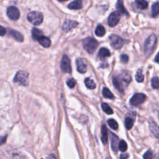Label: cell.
<instances>
[{
  "instance_id": "cell-1",
  "label": "cell",
  "mask_w": 159,
  "mask_h": 159,
  "mask_svg": "<svg viewBox=\"0 0 159 159\" xmlns=\"http://www.w3.org/2000/svg\"><path fill=\"white\" fill-rule=\"evenodd\" d=\"M131 75L128 72H123L121 74L116 76L113 79V83L114 87L119 91H123L126 88L128 84L131 82Z\"/></svg>"
},
{
  "instance_id": "cell-2",
  "label": "cell",
  "mask_w": 159,
  "mask_h": 159,
  "mask_svg": "<svg viewBox=\"0 0 159 159\" xmlns=\"http://www.w3.org/2000/svg\"><path fill=\"white\" fill-rule=\"evenodd\" d=\"M82 44L84 49L90 54H93L95 52L98 44L97 40L91 37H88L83 39Z\"/></svg>"
},
{
  "instance_id": "cell-3",
  "label": "cell",
  "mask_w": 159,
  "mask_h": 159,
  "mask_svg": "<svg viewBox=\"0 0 159 159\" xmlns=\"http://www.w3.org/2000/svg\"><path fill=\"white\" fill-rule=\"evenodd\" d=\"M157 42V37L153 34L150 35L146 40L144 46V52L147 57H149L153 52Z\"/></svg>"
},
{
  "instance_id": "cell-4",
  "label": "cell",
  "mask_w": 159,
  "mask_h": 159,
  "mask_svg": "<svg viewBox=\"0 0 159 159\" xmlns=\"http://www.w3.org/2000/svg\"><path fill=\"white\" fill-rule=\"evenodd\" d=\"M14 81L23 86H28L29 84V73L26 71H19L16 75Z\"/></svg>"
},
{
  "instance_id": "cell-5",
  "label": "cell",
  "mask_w": 159,
  "mask_h": 159,
  "mask_svg": "<svg viewBox=\"0 0 159 159\" xmlns=\"http://www.w3.org/2000/svg\"><path fill=\"white\" fill-rule=\"evenodd\" d=\"M28 20L34 26H39L43 21V15L37 11H32L28 14Z\"/></svg>"
},
{
  "instance_id": "cell-6",
  "label": "cell",
  "mask_w": 159,
  "mask_h": 159,
  "mask_svg": "<svg viewBox=\"0 0 159 159\" xmlns=\"http://www.w3.org/2000/svg\"><path fill=\"white\" fill-rule=\"evenodd\" d=\"M61 70L64 73H70L72 72V66L70 64V60L69 57L66 55H64L62 58L61 65H60Z\"/></svg>"
},
{
  "instance_id": "cell-7",
  "label": "cell",
  "mask_w": 159,
  "mask_h": 159,
  "mask_svg": "<svg viewBox=\"0 0 159 159\" xmlns=\"http://www.w3.org/2000/svg\"><path fill=\"white\" fill-rule=\"evenodd\" d=\"M146 99V96L143 93H137L130 99V103L134 106H137L143 103Z\"/></svg>"
},
{
  "instance_id": "cell-8",
  "label": "cell",
  "mask_w": 159,
  "mask_h": 159,
  "mask_svg": "<svg viewBox=\"0 0 159 159\" xmlns=\"http://www.w3.org/2000/svg\"><path fill=\"white\" fill-rule=\"evenodd\" d=\"M110 40L111 46L115 49H120L124 44V40L117 35H111L110 37Z\"/></svg>"
},
{
  "instance_id": "cell-9",
  "label": "cell",
  "mask_w": 159,
  "mask_h": 159,
  "mask_svg": "<svg viewBox=\"0 0 159 159\" xmlns=\"http://www.w3.org/2000/svg\"><path fill=\"white\" fill-rule=\"evenodd\" d=\"M121 18V14L118 11H114L110 14L108 18V25L110 27H114L118 24Z\"/></svg>"
},
{
  "instance_id": "cell-10",
  "label": "cell",
  "mask_w": 159,
  "mask_h": 159,
  "mask_svg": "<svg viewBox=\"0 0 159 159\" xmlns=\"http://www.w3.org/2000/svg\"><path fill=\"white\" fill-rule=\"evenodd\" d=\"M7 15L11 20H18L20 17V12L17 7L15 6H10L7 10Z\"/></svg>"
},
{
  "instance_id": "cell-11",
  "label": "cell",
  "mask_w": 159,
  "mask_h": 159,
  "mask_svg": "<svg viewBox=\"0 0 159 159\" xmlns=\"http://www.w3.org/2000/svg\"><path fill=\"white\" fill-rule=\"evenodd\" d=\"M78 22L72 20H66L62 26V29L65 32H69L72 29L76 28L78 25Z\"/></svg>"
},
{
  "instance_id": "cell-12",
  "label": "cell",
  "mask_w": 159,
  "mask_h": 159,
  "mask_svg": "<svg viewBox=\"0 0 159 159\" xmlns=\"http://www.w3.org/2000/svg\"><path fill=\"white\" fill-rule=\"evenodd\" d=\"M76 64H77V68L78 72L81 73H84L87 72V68L86 64L83 62V59L81 58H78L76 60Z\"/></svg>"
},
{
  "instance_id": "cell-13",
  "label": "cell",
  "mask_w": 159,
  "mask_h": 159,
  "mask_svg": "<svg viewBox=\"0 0 159 159\" xmlns=\"http://www.w3.org/2000/svg\"><path fill=\"white\" fill-rule=\"evenodd\" d=\"M8 34L18 42H23L24 40L23 36L17 31L13 29H8Z\"/></svg>"
},
{
  "instance_id": "cell-14",
  "label": "cell",
  "mask_w": 159,
  "mask_h": 159,
  "mask_svg": "<svg viewBox=\"0 0 159 159\" xmlns=\"http://www.w3.org/2000/svg\"><path fill=\"white\" fill-rule=\"evenodd\" d=\"M149 128L150 131L153 134V135L155 137L159 138V127L154 121H151L150 122Z\"/></svg>"
},
{
  "instance_id": "cell-15",
  "label": "cell",
  "mask_w": 159,
  "mask_h": 159,
  "mask_svg": "<svg viewBox=\"0 0 159 159\" xmlns=\"http://www.w3.org/2000/svg\"><path fill=\"white\" fill-rule=\"evenodd\" d=\"M37 41L42 46L45 48H48L51 45V40L49 37L44 36H41Z\"/></svg>"
},
{
  "instance_id": "cell-16",
  "label": "cell",
  "mask_w": 159,
  "mask_h": 159,
  "mask_svg": "<svg viewBox=\"0 0 159 159\" xmlns=\"http://www.w3.org/2000/svg\"><path fill=\"white\" fill-rule=\"evenodd\" d=\"M110 137L111 140V147L113 151L116 152L118 151V137H117L114 133H110Z\"/></svg>"
},
{
  "instance_id": "cell-17",
  "label": "cell",
  "mask_w": 159,
  "mask_h": 159,
  "mask_svg": "<svg viewBox=\"0 0 159 159\" xmlns=\"http://www.w3.org/2000/svg\"><path fill=\"white\" fill-rule=\"evenodd\" d=\"M68 7L70 10H80L82 7L81 0H75L68 5Z\"/></svg>"
},
{
  "instance_id": "cell-18",
  "label": "cell",
  "mask_w": 159,
  "mask_h": 159,
  "mask_svg": "<svg viewBox=\"0 0 159 159\" xmlns=\"http://www.w3.org/2000/svg\"><path fill=\"white\" fill-rule=\"evenodd\" d=\"M116 8L118 9V10L119 11L120 13L128 16V13L127 10L125 9V7L124 6L122 0H118V2H117V4H116Z\"/></svg>"
},
{
  "instance_id": "cell-19",
  "label": "cell",
  "mask_w": 159,
  "mask_h": 159,
  "mask_svg": "<svg viewBox=\"0 0 159 159\" xmlns=\"http://www.w3.org/2000/svg\"><path fill=\"white\" fill-rule=\"evenodd\" d=\"M44 36L43 32L37 28H33L32 30V37L33 39L37 40L41 36Z\"/></svg>"
},
{
  "instance_id": "cell-20",
  "label": "cell",
  "mask_w": 159,
  "mask_h": 159,
  "mask_svg": "<svg viewBox=\"0 0 159 159\" xmlns=\"http://www.w3.org/2000/svg\"><path fill=\"white\" fill-rule=\"evenodd\" d=\"M135 3L140 10H145L148 7V3L146 0H135Z\"/></svg>"
},
{
  "instance_id": "cell-21",
  "label": "cell",
  "mask_w": 159,
  "mask_h": 159,
  "mask_svg": "<svg viewBox=\"0 0 159 159\" xmlns=\"http://www.w3.org/2000/svg\"><path fill=\"white\" fill-rule=\"evenodd\" d=\"M102 140L105 145L107 142V130L105 125H103L102 128Z\"/></svg>"
},
{
  "instance_id": "cell-22",
  "label": "cell",
  "mask_w": 159,
  "mask_h": 159,
  "mask_svg": "<svg viewBox=\"0 0 159 159\" xmlns=\"http://www.w3.org/2000/svg\"><path fill=\"white\" fill-rule=\"evenodd\" d=\"M152 16L153 18H155L159 15V1L154 3L152 6Z\"/></svg>"
},
{
  "instance_id": "cell-23",
  "label": "cell",
  "mask_w": 159,
  "mask_h": 159,
  "mask_svg": "<svg viewBox=\"0 0 159 159\" xmlns=\"http://www.w3.org/2000/svg\"><path fill=\"white\" fill-rule=\"evenodd\" d=\"M98 55L99 57L105 58V57H110L111 55V53L108 49L103 47V48L100 49L99 52H98Z\"/></svg>"
},
{
  "instance_id": "cell-24",
  "label": "cell",
  "mask_w": 159,
  "mask_h": 159,
  "mask_svg": "<svg viewBox=\"0 0 159 159\" xmlns=\"http://www.w3.org/2000/svg\"><path fill=\"white\" fill-rule=\"evenodd\" d=\"M85 83L86 87L89 89L93 90L96 87V85L95 82L93 80L90 78H87L85 79Z\"/></svg>"
},
{
  "instance_id": "cell-25",
  "label": "cell",
  "mask_w": 159,
  "mask_h": 159,
  "mask_svg": "<svg viewBox=\"0 0 159 159\" xmlns=\"http://www.w3.org/2000/svg\"><path fill=\"white\" fill-rule=\"evenodd\" d=\"M105 29L102 25H98L95 30V34L98 37H102L105 34Z\"/></svg>"
},
{
  "instance_id": "cell-26",
  "label": "cell",
  "mask_w": 159,
  "mask_h": 159,
  "mask_svg": "<svg viewBox=\"0 0 159 159\" xmlns=\"http://www.w3.org/2000/svg\"><path fill=\"white\" fill-rule=\"evenodd\" d=\"M134 122V119L131 118V117H127V118H125V126L128 130H130L133 127Z\"/></svg>"
},
{
  "instance_id": "cell-27",
  "label": "cell",
  "mask_w": 159,
  "mask_h": 159,
  "mask_svg": "<svg viewBox=\"0 0 159 159\" xmlns=\"http://www.w3.org/2000/svg\"><path fill=\"white\" fill-rule=\"evenodd\" d=\"M103 95L105 98H108V99H114V95L111 93V92L110 91V90H109L108 88H104L103 90Z\"/></svg>"
},
{
  "instance_id": "cell-28",
  "label": "cell",
  "mask_w": 159,
  "mask_h": 159,
  "mask_svg": "<svg viewBox=\"0 0 159 159\" xmlns=\"http://www.w3.org/2000/svg\"><path fill=\"white\" fill-rule=\"evenodd\" d=\"M102 107L105 113H106L107 114H112L113 113V111L111 109V107L109 106L107 103H103L102 104Z\"/></svg>"
},
{
  "instance_id": "cell-29",
  "label": "cell",
  "mask_w": 159,
  "mask_h": 159,
  "mask_svg": "<svg viewBox=\"0 0 159 159\" xmlns=\"http://www.w3.org/2000/svg\"><path fill=\"white\" fill-rule=\"evenodd\" d=\"M107 123H108L109 125H110V127L111 128L113 129L114 130L118 129V124L114 119H109L108 121H107Z\"/></svg>"
},
{
  "instance_id": "cell-30",
  "label": "cell",
  "mask_w": 159,
  "mask_h": 159,
  "mask_svg": "<svg viewBox=\"0 0 159 159\" xmlns=\"http://www.w3.org/2000/svg\"><path fill=\"white\" fill-rule=\"evenodd\" d=\"M118 148L121 150V152H125L126 151V150L128 149V146L126 142H125L124 140H122L119 142V143L118 144Z\"/></svg>"
},
{
  "instance_id": "cell-31",
  "label": "cell",
  "mask_w": 159,
  "mask_h": 159,
  "mask_svg": "<svg viewBox=\"0 0 159 159\" xmlns=\"http://www.w3.org/2000/svg\"><path fill=\"white\" fill-rule=\"evenodd\" d=\"M144 75L142 74V72L141 70H139L136 75V80L137 82H142L144 81Z\"/></svg>"
},
{
  "instance_id": "cell-32",
  "label": "cell",
  "mask_w": 159,
  "mask_h": 159,
  "mask_svg": "<svg viewBox=\"0 0 159 159\" xmlns=\"http://www.w3.org/2000/svg\"><path fill=\"white\" fill-rule=\"evenodd\" d=\"M152 87L154 89L159 88V78L158 77H154L151 80Z\"/></svg>"
},
{
  "instance_id": "cell-33",
  "label": "cell",
  "mask_w": 159,
  "mask_h": 159,
  "mask_svg": "<svg viewBox=\"0 0 159 159\" xmlns=\"http://www.w3.org/2000/svg\"><path fill=\"white\" fill-rule=\"evenodd\" d=\"M76 83H77L76 81H75L73 78L69 79L67 81H66V84H67L68 87L70 88H73L75 87V86L76 85Z\"/></svg>"
},
{
  "instance_id": "cell-34",
  "label": "cell",
  "mask_w": 159,
  "mask_h": 159,
  "mask_svg": "<svg viewBox=\"0 0 159 159\" xmlns=\"http://www.w3.org/2000/svg\"><path fill=\"white\" fill-rule=\"evenodd\" d=\"M120 59L121 62L124 63H126L128 62L129 60V57L126 54H122L120 56Z\"/></svg>"
},
{
  "instance_id": "cell-35",
  "label": "cell",
  "mask_w": 159,
  "mask_h": 159,
  "mask_svg": "<svg viewBox=\"0 0 159 159\" xmlns=\"http://www.w3.org/2000/svg\"><path fill=\"white\" fill-rule=\"evenodd\" d=\"M143 157L144 158H146V159H151L154 157V156H153L152 152L150 151V150H148L147 152L145 153Z\"/></svg>"
},
{
  "instance_id": "cell-36",
  "label": "cell",
  "mask_w": 159,
  "mask_h": 159,
  "mask_svg": "<svg viewBox=\"0 0 159 159\" xmlns=\"http://www.w3.org/2000/svg\"><path fill=\"white\" fill-rule=\"evenodd\" d=\"M6 29L4 27L0 26V36H4L6 34Z\"/></svg>"
},
{
  "instance_id": "cell-37",
  "label": "cell",
  "mask_w": 159,
  "mask_h": 159,
  "mask_svg": "<svg viewBox=\"0 0 159 159\" xmlns=\"http://www.w3.org/2000/svg\"><path fill=\"white\" fill-rule=\"evenodd\" d=\"M7 136H4L3 137H0V145H3L6 140Z\"/></svg>"
},
{
  "instance_id": "cell-38",
  "label": "cell",
  "mask_w": 159,
  "mask_h": 159,
  "mask_svg": "<svg viewBox=\"0 0 159 159\" xmlns=\"http://www.w3.org/2000/svg\"><path fill=\"white\" fill-rule=\"evenodd\" d=\"M129 157V155L127 154H122L120 156V158H122V159H125Z\"/></svg>"
},
{
  "instance_id": "cell-39",
  "label": "cell",
  "mask_w": 159,
  "mask_h": 159,
  "mask_svg": "<svg viewBox=\"0 0 159 159\" xmlns=\"http://www.w3.org/2000/svg\"><path fill=\"white\" fill-rule=\"evenodd\" d=\"M155 61L157 63H159V52L157 54V55L155 57Z\"/></svg>"
},
{
  "instance_id": "cell-40",
  "label": "cell",
  "mask_w": 159,
  "mask_h": 159,
  "mask_svg": "<svg viewBox=\"0 0 159 159\" xmlns=\"http://www.w3.org/2000/svg\"><path fill=\"white\" fill-rule=\"evenodd\" d=\"M58 1L60 2H63V1H68V0H58Z\"/></svg>"
},
{
  "instance_id": "cell-41",
  "label": "cell",
  "mask_w": 159,
  "mask_h": 159,
  "mask_svg": "<svg viewBox=\"0 0 159 159\" xmlns=\"http://www.w3.org/2000/svg\"><path fill=\"white\" fill-rule=\"evenodd\" d=\"M158 118H159V113H158Z\"/></svg>"
}]
</instances>
